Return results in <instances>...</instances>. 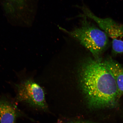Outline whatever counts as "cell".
<instances>
[{"label": "cell", "mask_w": 123, "mask_h": 123, "mask_svg": "<svg viewBox=\"0 0 123 123\" xmlns=\"http://www.w3.org/2000/svg\"><path fill=\"white\" fill-rule=\"evenodd\" d=\"M21 114L13 103L6 98H0V123H15Z\"/></svg>", "instance_id": "5b68a950"}, {"label": "cell", "mask_w": 123, "mask_h": 123, "mask_svg": "<svg viewBox=\"0 0 123 123\" xmlns=\"http://www.w3.org/2000/svg\"><path fill=\"white\" fill-rule=\"evenodd\" d=\"M103 62L114 78L120 98L123 95V66L111 58L105 60Z\"/></svg>", "instance_id": "8992f818"}, {"label": "cell", "mask_w": 123, "mask_h": 123, "mask_svg": "<svg viewBox=\"0 0 123 123\" xmlns=\"http://www.w3.org/2000/svg\"><path fill=\"white\" fill-rule=\"evenodd\" d=\"M5 2L6 4L5 5L7 6L6 8V10L8 12L9 11V13L14 12L15 8L16 10L18 9H22L25 5V3L26 0H6Z\"/></svg>", "instance_id": "52a82bcc"}, {"label": "cell", "mask_w": 123, "mask_h": 123, "mask_svg": "<svg viewBox=\"0 0 123 123\" xmlns=\"http://www.w3.org/2000/svg\"><path fill=\"white\" fill-rule=\"evenodd\" d=\"M68 123H91L87 122H82V121H76V122H70Z\"/></svg>", "instance_id": "ba28073f"}, {"label": "cell", "mask_w": 123, "mask_h": 123, "mask_svg": "<svg viewBox=\"0 0 123 123\" xmlns=\"http://www.w3.org/2000/svg\"><path fill=\"white\" fill-rule=\"evenodd\" d=\"M80 82L89 106L114 107L120 98L114 78L99 58L87 60L83 65Z\"/></svg>", "instance_id": "6da1fadb"}, {"label": "cell", "mask_w": 123, "mask_h": 123, "mask_svg": "<svg viewBox=\"0 0 123 123\" xmlns=\"http://www.w3.org/2000/svg\"><path fill=\"white\" fill-rule=\"evenodd\" d=\"M84 16L93 20L109 37L112 39V51L116 54L123 53V25L110 18H99L86 6L81 7Z\"/></svg>", "instance_id": "3957f363"}, {"label": "cell", "mask_w": 123, "mask_h": 123, "mask_svg": "<svg viewBox=\"0 0 123 123\" xmlns=\"http://www.w3.org/2000/svg\"><path fill=\"white\" fill-rule=\"evenodd\" d=\"M16 86L17 90V101L25 103L33 107L47 110L44 91L33 80H25Z\"/></svg>", "instance_id": "277c9868"}, {"label": "cell", "mask_w": 123, "mask_h": 123, "mask_svg": "<svg viewBox=\"0 0 123 123\" xmlns=\"http://www.w3.org/2000/svg\"><path fill=\"white\" fill-rule=\"evenodd\" d=\"M80 25L73 30L68 31L62 27L59 28L77 40L90 51L95 58L98 59L107 48L109 44V37L102 30L87 20L83 15Z\"/></svg>", "instance_id": "7a4b0ae2"}]
</instances>
